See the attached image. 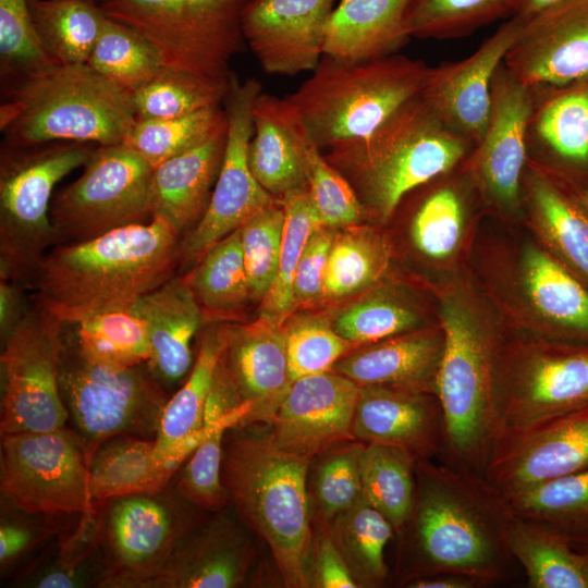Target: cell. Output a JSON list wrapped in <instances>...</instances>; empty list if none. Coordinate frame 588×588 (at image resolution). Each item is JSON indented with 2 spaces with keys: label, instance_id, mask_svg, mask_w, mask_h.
Listing matches in <instances>:
<instances>
[{
  "label": "cell",
  "instance_id": "6da1fadb",
  "mask_svg": "<svg viewBox=\"0 0 588 588\" xmlns=\"http://www.w3.org/2000/svg\"><path fill=\"white\" fill-rule=\"evenodd\" d=\"M406 537L409 566L403 584L439 574L460 575L478 587L512 580L517 562L509 546L514 512L507 495L481 474L431 458L416 462Z\"/></svg>",
  "mask_w": 588,
  "mask_h": 588
},
{
  "label": "cell",
  "instance_id": "7a4b0ae2",
  "mask_svg": "<svg viewBox=\"0 0 588 588\" xmlns=\"http://www.w3.org/2000/svg\"><path fill=\"white\" fill-rule=\"evenodd\" d=\"M180 236L161 219L49 250L32 279L35 303L63 323L128 311L173 277Z\"/></svg>",
  "mask_w": 588,
  "mask_h": 588
},
{
  "label": "cell",
  "instance_id": "3957f363",
  "mask_svg": "<svg viewBox=\"0 0 588 588\" xmlns=\"http://www.w3.org/2000/svg\"><path fill=\"white\" fill-rule=\"evenodd\" d=\"M474 147L418 97L371 134L331 147L326 158L365 210L387 221L409 193L461 166Z\"/></svg>",
  "mask_w": 588,
  "mask_h": 588
},
{
  "label": "cell",
  "instance_id": "277c9868",
  "mask_svg": "<svg viewBox=\"0 0 588 588\" xmlns=\"http://www.w3.org/2000/svg\"><path fill=\"white\" fill-rule=\"evenodd\" d=\"M1 91L2 145L121 144L137 120L132 96L87 63H57Z\"/></svg>",
  "mask_w": 588,
  "mask_h": 588
},
{
  "label": "cell",
  "instance_id": "5b68a950",
  "mask_svg": "<svg viewBox=\"0 0 588 588\" xmlns=\"http://www.w3.org/2000/svg\"><path fill=\"white\" fill-rule=\"evenodd\" d=\"M310 460L279 448L269 436H241L229 442L223 464L229 497L269 546L285 586L293 588L311 584Z\"/></svg>",
  "mask_w": 588,
  "mask_h": 588
},
{
  "label": "cell",
  "instance_id": "8992f818",
  "mask_svg": "<svg viewBox=\"0 0 588 588\" xmlns=\"http://www.w3.org/2000/svg\"><path fill=\"white\" fill-rule=\"evenodd\" d=\"M432 66L395 53L348 62L323 56L289 101L321 148L363 138L420 97Z\"/></svg>",
  "mask_w": 588,
  "mask_h": 588
},
{
  "label": "cell",
  "instance_id": "52a82bcc",
  "mask_svg": "<svg viewBox=\"0 0 588 588\" xmlns=\"http://www.w3.org/2000/svg\"><path fill=\"white\" fill-rule=\"evenodd\" d=\"M443 351L436 395L446 429L442 462L482 475L494 442L493 381L498 347L468 307L450 298L441 308Z\"/></svg>",
  "mask_w": 588,
  "mask_h": 588
},
{
  "label": "cell",
  "instance_id": "ba28073f",
  "mask_svg": "<svg viewBox=\"0 0 588 588\" xmlns=\"http://www.w3.org/2000/svg\"><path fill=\"white\" fill-rule=\"evenodd\" d=\"M53 142L2 145L0 158V275L32 278L48 248L59 243L50 220L54 186L84 167L95 147Z\"/></svg>",
  "mask_w": 588,
  "mask_h": 588
},
{
  "label": "cell",
  "instance_id": "9c48e42d",
  "mask_svg": "<svg viewBox=\"0 0 588 588\" xmlns=\"http://www.w3.org/2000/svg\"><path fill=\"white\" fill-rule=\"evenodd\" d=\"M60 391L88 464L108 439H155L169 399L146 364L117 367L87 358L72 331H63Z\"/></svg>",
  "mask_w": 588,
  "mask_h": 588
},
{
  "label": "cell",
  "instance_id": "30bf717a",
  "mask_svg": "<svg viewBox=\"0 0 588 588\" xmlns=\"http://www.w3.org/2000/svg\"><path fill=\"white\" fill-rule=\"evenodd\" d=\"M248 0H99L105 14L136 30L167 68L229 81L246 47L241 17Z\"/></svg>",
  "mask_w": 588,
  "mask_h": 588
},
{
  "label": "cell",
  "instance_id": "8fae6325",
  "mask_svg": "<svg viewBox=\"0 0 588 588\" xmlns=\"http://www.w3.org/2000/svg\"><path fill=\"white\" fill-rule=\"evenodd\" d=\"M586 403L588 345L559 341L497 350L494 442Z\"/></svg>",
  "mask_w": 588,
  "mask_h": 588
},
{
  "label": "cell",
  "instance_id": "7c38bea8",
  "mask_svg": "<svg viewBox=\"0 0 588 588\" xmlns=\"http://www.w3.org/2000/svg\"><path fill=\"white\" fill-rule=\"evenodd\" d=\"M154 169L124 143L95 147L83 173L52 197L58 242H84L150 221Z\"/></svg>",
  "mask_w": 588,
  "mask_h": 588
},
{
  "label": "cell",
  "instance_id": "4fadbf2b",
  "mask_svg": "<svg viewBox=\"0 0 588 588\" xmlns=\"http://www.w3.org/2000/svg\"><path fill=\"white\" fill-rule=\"evenodd\" d=\"M64 323L38 304L3 339L1 436L65 427L59 370Z\"/></svg>",
  "mask_w": 588,
  "mask_h": 588
},
{
  "label": "cell",
  "instance_id": "5bb4252c",
  "mask_svg": "<svg viewBox=\"0 0 588 588\" xmlns=\"http://www.w3.org/2000/svg\"><path fill=\"white\" fill-rule=\"evenodd\" d=\"M2 495L27 514H97L82 440L65 427L1 436Z\"/></svg>",
  "mask_w": 588,
  "mask_h": 588
},
{
  "label": "cell",
  "instance_id": "9a60e30c",
  "mask_svg": "<svg viewBox=\"0 0 588 588\" xmlns=\"http://www.w3.org/2000/svg\"><path fill=\"white\" fill-rule=\"evenodd\" d=\"M262 86L255 77L231 76L223 108L226 138L220 171L200 220L180 238L177 268L188 272L218 242L261 209L280 200L253 175L248 149L254 133L253 108Z\"/></svg>",
  "mask_w": 588,
  "mask_h": 588
},
{
  "label": "cell",
  "instance_id": "2e32d148",
  "mask_svg": "<svg viewBox=\"0 0 588 588\" xmlns=\"http://www.w3.org/2000/svg\"><path fill=\"white\" fill-rule=\"evenodd\" d=\"M163 490L114 498L103 505L99 531L105 566L98 586L144 588L191 529L185 509Z\"/></svg>",
  "mask_w": 588,
  "mask_h": 588
},
{
  "label": "cell",
  "instance_id": "e0dca14e",
  "mask_svg": "<svg viewBox=\"0 0 588 588\" xmlns=\"http://www.w3.org/2000/svg\"><path fill=\"white\" fill-rule=\"evenodd\" d=\"M588 464V403L499 438L482 476L509 498Z\"/></svg>",
  "mask_w": 588,
  "mask_h": 588
},
{
  "label": "cell",
  "instance_id": "ac0fdd59",
  "mask_svg": "<svg viewBox=\"0 0 588 588\" xmlns=\"http://www.w3.org/2000/svg\"><path fill=\"white\" fill-rule=\"evenodd\" d=\"M491 99L487 128L467 159L489 199L515 211L520 205L528 158L527 131L534 89L517 81L502 63L492 79Z\"/></svg>",
  "mask_w": 588,
  "mask_h": 588
},
{
  "label": "cell",
  "instance_id": "d6986e66",
  "mask_svg": "<svg viewBox=\"0 0 588 588\" xmlns=\"http://www.w3.org/2000/svg\"><path fill=\"white\" fill-rule=\"evenodd\" d=\"M335 0H248L241 25L246 46L270 75L313 72L323 57Z\"/></svg>",
  "mask_w": 588,
  "mask_h": 588
},
{
  "label": "cell",
  "instance_id": "ffe728a7",
  "mask_svg": "<svg viewBox=\"0 0 588 588\" xmlns=\"http://www.w3.org/2000/svg\"><path fill=\"white\" fill-rule=\"evenodd\" d=\"M524 23L512 15L468 57L432 66L420 95L450 128L475 145L489 122L493 76Z\"/></svg>",
  "mask_w": 588,
  "mask_h": 588
},
{
  "label": "cell",
  "instance_id": "44dd1931",
  "mask_svg": "<svg viewBox=\"0 0 588 588\" xmlns=\"http://www.w3.org/2000/svg\"><path fill=\"white\" fill-rule=\"evenodd\" d=\"M359 388L331 370L293 381L269 437L279 448L308 458L353 439Z\"/></svg>",
  "mask_w": 588,
  "mask_h": 588
},
{
  "label": "cell",
  "instance_id": "7402d4cb",
  "mask_svg": "<svg viewBox=\"0 0 588 588\" xmlns=\"http://www.w3.org/2000/svg\"><path fill=\"white\" fill-rule=\"evenodd\" d=\"M503 64L531 88L588 78V0H568L525 22Z\"/></svg>",
  "mask_w": 588,
  "mask_h": 588
},
{
  "label": "cell",
  "instance_id": "603a6c76",
  "mask_svg": "<svg viewBox=\"0 0 588 588\" xmlns=\"http://www.w3.org/2000/svg\"><path fill=\"white\" fill-rule=\"evenodd\" d=\"M353 436L364 443L404 449L417 460L442 457L446 444L437 395L383 385L359 388Z\"/></svg>",
  "mask_w": 588,
  "mask_h": 588
},
{
  "label": "cell",
  "instance_id": "cb8c5ba5",
  "mask_svg": "<svg viewBox=\"0 0 588 588\" xmlns=\"http://www.w3.org/2000/svg\"><path fill=\"white\" fill-rule=\"evenodd\" d=\"M532 89L528 151H539L546 160L540 169L562 184L588 189V78Z\"/></svg>",
  "mask_w": 588,
  "mask_h": 588
},
{
  "label": "cell",
  "instance_id": "d4e9b609",
  "mask_svg": "<svg viewBox=\"0 0 588 588\" xmlns=\"http://www.w3.org/2000/svg\"><path fill=\"white\" fill-rule=\"evenodd\" d=\"M220 367L240 403L252 408L241 425L271 424L291 388L284 327L260 317L231 327Z\"/></svg>",
  "mask_w": 588,
  "mask_h": 588
},
{
  "label": "cell",
  "instance_id": "484cf974",
  "mask_svg": "<svg viewBox=\"0 0 588 588\" xmlns=\"http://www.w3.org/2000/svg\"><path fill=\"white\" fill-rule=\"evenodd\" d=\"M249 539L237 524L218 516L189 529L144 588H233L247 574Z\"/></svg>",
  "mask_w": 588,
  "mask_h": 588
},
{
  "label": "cell",
  "instance_id": "4316f807",
  "mask_svg": "<svg viewBox=\"0 0 588 588\" xmlns=\"http://www.w3.org/2000/svg\"><path fill=\"white\" fill-rule=\"evenodd\" d=\"M253 120L248 161L257 182L278 200L308 189L305 150L310 134L298 110L286 97L261 91Z\"/></svg>",
  "mask_w": 588,
  "mask_h": 588
},
{
  "label": "cell",
  "instance_id": "83f0119b",
  "mask_svg": "<svg viewBox=\"0 0 588 588\" xmlns=\"http://www.w3.org/2000/svg\"><path fill=\"white\" fill-rule=\"evenodd\" d=\"M128 311L146 323L151 350L146 365L154 377L161 384L184 378L192 366V341L204 319L185 275L171 277Z\"/></svg>",
  "mask_w": 588,
  "mask_h": 588
},
{
  "label": "cell",
  "instance_id": "f1b7e54d",
  "mask_svg": "<svg viewBox=\"0 0 588 588\" xmlns=\"http://www.w3.org/2000/svg\"><path fill=\"white\" fill-rule=\"evenodd\" d=\"M443 333H402L348 352L333 370L359 387L383 385L436 395Z\"/></svg>",
  "mask_w": 588,
  "mask_h": 588
},
{
  "label": "cell",
  "instance_id": "f546056e",
  "mask_svg": "<svg viewBox=\"0 0 588 588\" xmlns=\"http://www.w3.org/2000/svg\"><path fill=\"white\" fill-rule=\"evenodd\" d=\"M226 119L207 139L154 169L152 218L179 236L203 217L211 198L225 146Z\"/></svg>",
  "mask_w": 588,
  "mask_h": 588
},
{
  "label": "cell",
  "instance_id": "4dcf8cb0",
  "mask_svg": "<svg viewBox=\"0 0 588 588\" xmlns=\"http://www.w3.org/2000/svg\"><path fill=\"white\" fill-rule=\"evenodd\" d=\"M411 0H339L324 28L323 56L348 62L381 59L412 38L406 28Z\"/></svg>",
  "mask_w": 588,
  "mask_h": 588
},
{
  "label": "cell",
  "instance_id": "1f68e13d",
  "mask_svg": "<svg viewBox=\"0 0 588 588\" xmlns=\"http://www.w3.org/2000/svg\"><path fill=\"white\" fill-rule=\"evenodd\" d=\"M229 330L230 326L206 330L187 380L163 408L156 446L163 458L177 466L195 451L209 429V424L204 426V413Z\"/></svg>",
  "mask_w": 588,
  "mask_h": 588
},
{
  "label": "cell",
  "instance_id": "d6a6232c",
  "mask_svg": "<svg viewBox=\"0 0 588 588\" xmlns=\"http://www.w3.org/2000/svg\"><path fill=\"white\" fill-rule=\"evenodd\" d=\"M179 467L159 454L155 439L110 438L89 462L91 502L97 510L114 498L160 492Z\"/></svg>",
  "mask_w": 588,
  "mask_h": 588
},
{
  "label": "cell",
  "instance_id": "836d02e7",
  "mask_svg": "<svg viewBox=\"0 0 588 588\" xmlns=\"http://www.w3.org/2000/svg\"><path fill=\"white\" fill-rule=\"evenodd\" d=\"M523 281L535 309L562 341L588 345V286L554 256L529 246Z\"/></svg>",
  "mask_w": 588,
  "mask_h": 588
},
{
  "label": "cell",
  "instance_id": "e575fe53",
  "mask_svg": "<svg viewBox=\"0 0 588 588\" xmlns=\"http://www.w3.org/2000/svg\"><path fill=\"white\" fill-rule=\"evenodd\" d=\"M525 179L529 205L554 257L588 286V215L575 191L537 166Z\"/></svg>",
  "mask_w": 588,
  "mask_h": 588
},
{
  "label": "cell",
  "instance_id": "d590c367",
  "mask_svg": "<svg viewBox=\"0 0 588 588\" xmlns=\"http://www.w3.org/2000/svg\"><path fill=\"white\" fill-rule=\"evenodd\" d=\"M509 546L530 588H588V558L544 526L514 513Z\"/></svg>",
  "mask_w": 588,
  "mask_h": 588
},
{
  "label": "cell",
  "instance_id": "8d00e7d4",
  "mask_svg": "<svg viewBox=\"0 0 588 588\" xmlns=\"http://www.w3.org/2000/svg\"><path fill=\"white\" fill-rule=\"evenodd\" d=\"M37 36L59 64L87 63L108 16L96 0H28Z\"/></svg>",
  "mask_w": 588,
  "mask_h": 588
},
{
  "label": "cell",
  "instance_id": "74e56055",
  "mask_svg": "<svg viewBox=\"0 0 588 588\" xmlns=\"http://www.w3.org/2000/svg\"><path fill=\"white\" fill-rule=\"evenodd\" d=\"M203 316L230 317L253 299L245 269L241 230L213 245L185 274Z\"/></svg>",
  "mask_w": 588,
  "mask_h": 588
},
{
  "label": "cell",
  "instance_id": "f35d334b",
  "mask_svg": "<svg viewBox=\"0 0 588 588\" xmlns=\"http://www.w3.org/2000/svg\"><path fill=\"white\" fill-rule=\"evenodd\" d=\"M417 458L408 451L382 443L364 444L360 455L363 495L400 532L415 501Z\"/></svg>",
  "mask_w": 588,
  "mask_h": 588
},
{
  "label": "cell",
  "instance_id": "ab89813d",
  "mask_svg": "<svg viewBox=\"0 0 588 588\" xmlns=\"http://www.w3.org/2000/svg\"><path fill=\"white\" fill-rule=\"evenodd\" d=\"M390 250L373 230L359 224L336 229L330 248L323 299H342L373 284L388 268Z\"/></svg>",
  "mask_w": 588,
  "mask_h": 588
},
{
  "label": "cell",
  "instance_id": "60d3db41",
  "mask_svg": "<svg viewBox=\"0 0 588 588\" xmlns=\"http://www.w3.org/2000/svg\"><path fill=\"white\" fill-rule=\"evenodd\" d=\"M395 530L364 495L334 517L332 537L357 583L378 586L388 577L384 550Z\"/></svg>",
  "mask_w": 588,
  "mask_h": 588
},
{
  "label": "cell",
  "instance_id": "b9f144b4",
  "mask_svg": "<svg viewBox=\"0 0 588 588\" xmlns=\"http://www.w3.org/2000/svg\"><path fill=\"white\" fill-rule=\"evenodd\" d=\"M230 81L211 79L163 66L151 81L131 95L136 118L171 119L223 106Z\"/></svg>",
  "mask_w": 588,
  "mask_h": 588
},
{
  "label": "cell",
  "instance_id": "7bdbcfd3",
  "mask_svg": "<svg viewBox=\"0 0 588 588\" xmlns=\"http://www.w3.org/2000/svg\"><path fill=\"white\" fill-rule=\"evenodd\" d=\"M285 220L280 260L274 281L261 299L260 317L284 324L295 310L293 281L306 243L321 226L308 189L295 191L280 199Z\"/></svg>",
  "mask_w": 588,
  "mask_h": 588
},
{
  "label": "cell",
  "instance_id": "ee69618b",
  "mask_svg": "<svg viewBox=\"0 0 588 588\" xmlns=\"http://www.w3.org/2000/svg\"><path fill=\"white\" fill-rule=\"evenodd\" d=\"M87 64L130 95L164 66L159 52L145 37L109 17Z\"/></svg>",
  "mask_w": 588,
  "mask_h": 588
},
{
  "label": "cell",
  "instance_id": "f6af8a7d",
  "mask_svg": "<svg viewBox=\"0 0 588 588\" xmlns=\"http://www.w3.org/2000/svg\"><path fill=\"white\" fill-rule=\"evenodd\" d=\"M72 327L79 351L89 359L117 367L147 364L150 342L146 323L131 311L93 316Z\"/></svg>",
  "mask_w": 588,
  "mask_h": 588
},
{
  "label": "cell",
  "instance_id": "bcb514c9",
  "mask_svg": "<svg viewBox=\"0 0 588 588\" xmlns=\"http://www.w3.org/2000/svg\"><path fill=\"white\" fill-rule=\"evenodd\" d=\"M512 5L513 0H411L406 28L412 38H458L511 16Z\"/></svg>",
  "mask_w": 588,
  "mask_h": 588
},
{
  "label": "cell",
  "instance_id": "7dc6e473",
  "mask_svg": "<svg viewBox=\"0 0 588 588\" xmlns=\"http://www.w3.org/2000/svg\"><path fill=\"white\" fill-rule=\"evenodd\" d=\"M224 121L223 106L171 119H137L124 144L156 168L203 143Z\"/></svg>",
  "mask_w": 588,
  "mask_h": 588
},
{
  "label": "cell",
  "instance_id": "c3c4849f",
  "mask_svg": "<svg viewBox=\"0 0 588 588\" xmlns=\"http://www.w3.org/2000/svg\"><path fill=\"white\" fill-rule=\"evenodd\" d=\"M250 408L249 403H242L208 422L206 436L181 471L177 490L182 498L204 509H219L225 504L229 494L221 476L223 438L231 428L242 424Z\"/></svg>",
  "mask_w": 588,
  "mask_h": 588
},
{
  "label": "cell",
  "instance_id": "681fc988",
  "mask_svg": "<svg viewBox=\"0 0 588 588\" xmlns=\"http://www.w3.org/2000/svg\"><path fill=\"white\" fill-rule=\"evenodd\" d=\"M53 64L37 36L28 0H0L1 89Z\"/></svg>",
  "mask_w": 588,
  "mask_h": 588
},
{
  "label": "cell",
  "instance_id": "f907efd6",
  "mask_svg": "<svg viewBox=\"0 0 588 588\" xmlns=\"http://www.w3.org/2000/svg\"><path fill=\"white\" fill-rule=\"evenodd\" d=\"M283 327L291 382L330 371L356 346L342 338L332 323L317 316L292 315Z\"/></svg>",
  "mask_w": 588,
  "mask_h": 588
},
{
  "label": "cell",
  "instance_id": "816d5d0a",
  "mask_svg": "<svg viewBox=\"0 0 588 588\" xmlns=\"http://www.w3.org/2000/svg\"><path fill=\"white\" fill-rule=\"evenodd\" d=\"M464 195L454 184L432 189L417 207L412 221L415 246L428 257L442 259L458 245L465 220Z\"/></svg>",
  "mask_w": 588,
  "mask_h": 588
},
{
  "label": "cell",
  "instance_id": "f5cc1de1",
  "mask_svg": "<svg viewBox=\"0 0 588 588\" xmlns=\"http://www.w3.org/2000/svg\"><path fill=\"white\" fill-rule=\"evenodd\" d=\"M305 154L308 193L321 225L341 229L358 224L366 210L350 182L320 152L311 136Z\"/></svg>",
  "mask_w": 588,
  "mask_h": 588
},
{
  "label": "cell",
  "instance_id": "db71d44e",
  "mask_svg": "<svg viewBox=\"0 0 588 588\" xmlns=\"http://www.w3.org/2000/svg\"><path fill=\"white\" fill-rule=\"evenodd\" d=\"M284 220L282 205L278 201L256 212L240 228L243 258L253 299H262L274 281Z\"/></svg>",
  "mask_w": 588,
  "mask_h": 588
},
{
  "label": "cell",
  "instance_id": "11a10c76",
  "mask_svg": "<svg viewBox=\"0 0 588 588\" xmlns=\"http://www.w3.org/2000/svg\"><path fill=\"white\" fill-rule=\"evenodd\" d=\"M417 323L416 314L405 305L372 295L342 309L332 326L342 338L359 346L405 333Z\"/></svg>",
  "mask_w": 588,
  "mask_h": 588
},
{
  "label": "cell",
  "instance_id": "9f6ffc18",
  "mask_svg": "<svg viewBox=\"0 0 588 588\" xmlns=\"http://www.w3.org/2000/svg\"><path fill=\"white\" fill-rule=\"evenodd\" d=\"M363 442L333 446L318 466L314 491L321 515L326 519L334 518L363 495Z\"/></svg>",
  "mask_w": 588,
  "mask_h": 588
},
{
  "label": "cell",
  "instance_id": "6f0895ef",
  "mask_svg": "<svg viewBox=\"0 0 588 588\" xmlns=\"http://www.w3.org/2000/svg\"><path fill=\"white\" fill-rule=\"evenodd\" d=\"M335 230L321 225L309 236L293 281L295 310L323 299L324 275Z\"/></svg>",
  "mask_w": 588,
  "mask_h": 588
},
{
  "label": "cell",
  "instance_id": "680465c9",
  "mask_svg": "<svg viewBox=\"0 0 588 588\" xmlns=\"http://www.w3.org/2000/svg\"><path fill=\"white\" fill-rule=\"evenodd\" d=\"M314 586L320 588H356L357 580L338 548L332 535L323 534L314 546Z\"/></svg>",
  "mask_w": 588,
  "mask_h": 588
},
{
  "label": "cell",
  "instance_id": "91938a15",
  "mask_svg": "<svg viewBox=\"0 0 588 588\" xmlns=\"http://www.w3.org/2000/svg\"><path fill=\"white\" fill-rule=\"evenodd\" d=\"M36 540L34 531L21 523L1 520L0 562L7 565L24 553Z\"/></svg>",
  "mask_w": 588,
  "mask_h": 588
},
{
  "label": "cell",
  "instance_id": "94428289",
  "mask_svg": "<svg viewBox=\"0 0 588 588\" xmlns=\"http://www.w3.org/2000/svg\"><path fill=\"white\" fill-rule=\"evenodd\" d=\"M0 329L2 340L26 313L23 295L15 281L0 278Z\"/></svg>",
  "mask_w": 588,
  "mask_h": 588
},
{
  "label": "cell",
  "instance_id": "6125c7cd",
  "mask_svg": "<svg viewBox=\"0 0 588 588\" xmlns=\"http://www.w3.org/2000/svg\"><path fill=\"white\" fill-rule=\"evenodd\" d=\"M405 586L408 588H479L470 578L451 574L414 578Z\"/></svg>",
  "mask_w": 588,
  "mask_h": 588
},
{
  "label": "cell",
  "instance_id": "be15d7a7",
  "mask_svg": "<svg viewBox=\"0 0 588 588\" xmlns=\"http://www.w3.org/2000/svg\"><path fill=\"white\" fill-rule=\"evenodd\" d=\"M82 583L81 575H77L76 571L68 568H53L35 580V587L44 588H69L77 587Z\"/></svg>",
  "mask_w": 588,
  "mask_h": 588
},
{
  "label": "cell",
  "instance_id": "e7e4bbea",
  "mask_svg": "<svg viewBox=\"0 0 588 588\" xmlns=\"http://www.w3.org/2000/svg\"><path fill=\"white\" fill-rule=\"evenodd\" d=\"M566 1L568 0H513L512 15L527 22Z\"/></svg>",
  "mask_w": 588,
  "mask_h": 588
},
{
  "label": "cell",
  "instance_id": "03108f58",
  "mask_svg": "<svg viewBox=\"0 0 588 588\" xmlns=\"http://www.w3.org/2000/svg\"><path fill=\"white\" fill-rule=\"evenodd\" d=\"M575 193L578 198V201L580 203L581 207L588 215V189L575 192Z\"/></svg>",
  "mask_w": 588,
  "mask_h": 588
},
{
  "label": "cell",
  "instance_id": "003e7915",
  "mask_svg": "<svg viewBox=\"0 0 588 588\" xmlns=\"http://www.w3.org/2000/svg\"><path fill=\"white\" fill-rule=\"evenodd\" d=\"M587 558H588V555H587Z\"/></svg>",
  "mask_w": 588,
  "mask_h": 588
}]
</instances>
